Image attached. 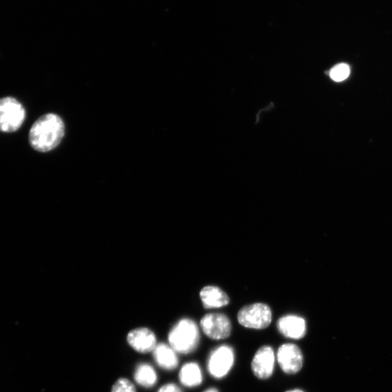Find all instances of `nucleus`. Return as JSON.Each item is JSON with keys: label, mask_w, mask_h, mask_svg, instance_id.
I'll return each instance as SVG.
<instances>
[{"label": "nucleus", "mask_w": 392, "mask_h": 392, "mask_svg": "<svg viewBox=\"0 0 392 392\" xmlns=\"http://www.w3.org/2000/svg\"><path fill=\"white\" fill-rule=\"evenodd\" d=\"M127 341L136 351L143 354L154 351L157 346L155 333L146 328L131 331L127 335Z\"/></svg>", "instance_id": "9d476101"}, {"label": "nucleus", "mask_w": 392, "mask_h": 392, "mask_svg": "<svg viewBox=\"0 0 392 392\" xmlns=\"http://www.w3.org/2000/svg\"><path fill=\"white\" fill-rule=\"evenodd\" d=\"M234 362L233 348L228 345H221L211 353L207 362L208 372L214 379H221L230 372Z\"/></svg>", "instance_id": "39448f33"}, {"label": "nucleus", "mask_w": 392, "mask_h": 392, "mask_svg": "<svg viewBox=\"0 0 392 392\" xmlns=\"http://www.w3.org/2000/svg\"><path fill=\"white\" fill-rule=\"evenodd\" d=\"M350 74V67L345 63L336 65L330 72V77L335 81H342L347 79Z\"/></svg>", "instance_id": "2eb2a0df"}, {"label": "nucleus", "mask_w": 392, "mask_h": 392, "mask_svg": "<svg viewBox=\"0 0 392 392\" xmlns=\"http://www.w3.org/2000/svg\"><path fill=\"white\" fill-rule=\"evenodd\" d=\"M179 379L183 385L187 387L200 386L203 381V374L200 365L196 362H188L180 372Z\"/></svg>", "instance_id": "ddd939ff"}, {"label": "nucleus", "mask_w": 392, "mask_h": 392, "mask_svg": "<svg viewBox=\"0 0 392 392\" xmlns=\"http://www.w3.org/2000/svg\"><path fill=\"white\" fill-rule=\"evenodd\" d=\"M277 360L282 372L289 375L299 373L303 364L301 351L294 344L281 345L277 353Z\"/></svg>", "instance_id": "0eeeda50"}, {"label": "nucleus", "mask_w": 392, "mask_h": 392, "mask_svg": "<svg viewBox=\"0 0 392 392\" xmlns=\"http://www.w3.org/2000/svg\"><path fill=\"white\" fill-rule=\"evenodd\" d=\"M152 353H154L155 361L162 368L171 370L178 367L179 360L177 353L170 345L163 343L157 344Z\"/></svg>", "instance_id": "f8f14e48"}, {"label": "nucleus", "mask_w": 392, "mask_h": 392, "mask_svg": "<svg viewBox=\"0 0 392 392\" xmlns=\"http://www.w3.org/2000/svg\"><path fill=\"white\" fill-rule=\"evenodd\" d=\"M277 327L282 336L292 339H301L307 333L306 321L294 315L280 318L277 321Z\"/></svg>", "instance_id": "1a4fd4ad"}, {"label": "nucleus", "mask_w": 392, "mask_h": 392, "mask_svg": "<svg viewBox=\"0 0 392 392\" xmlns=\"http://www.w3.org/2000/svg\"><path fill=\"white\" fill-rule=\"evenodd\" d=\"M286 392H304V391L299 388H295V389L287 391Z\"/></svg>", "instance_id": "6ab92c4d"}, {"label": "nucleus", "mask_w": 392, "mask_h": 392, "mask_svg": "<svg viewBox=\"0 0 392 392\" xmlns=\"http://www.w3.org/2000/svg\"><path fill=\"white\" fill-rule=\"evenodd\" d=\"M134 378L139 385L145 388L154 386L157 382L156 370L151 365L145 363L137 367Z\"/></svg>", "instance_id": "4468645a"}, {"label": "nucleus", "mask_w": 392, "mask_h": 392, "mask_svg": "<svg viewBox=\"0 0 392 392\" xmlns=\"http://www.w3.org/2000/svg\"><path fill=\"white\" fill-rule=\"evenodd\" d=\"M204 392H219V391H218L216 388H210Z\"/></svg>", "instance_id": "a211bd4d"}, {"label": "nucleus", "mask_w": 392, "mask_h": 392, "mask_svg": "<svg viewBox=\"0 0 392 392\" xmlns=\"http://www.w3.org/2000/svg\"><path fill=\"white\" fill-rule=\"evenodd\" d=\"M112 392H136V389L128 379H119L113 386Z\"/></svg>", "instance_id": "dca6fc26"}, {"label": "nucleus", "mask_w": 392, "mask_h": 392, "mask_svg": "<svg viewBox=\"0 0 392 392\" xmlns=\"http://www.w3.org/2000/svg\"><path fill=\"white\" fill-rule=\"evenodd\" d=\"M201 299L206 309L221 308L230 302L228 296L220 288L209 286L200 292Z\"/></svg>", "instance_id": "9b49d317"}, {"label": "nucleus", "mask_w": 392, "mask_h": 392, "mask_svg": "<svg viewBox=\"0 0 392 392\" xmlns=\"http://www.w3.org/2000/svg\"><path fill=\"white\" fill-rule=\"evenodd\" d=\"M272 311L268 305L256 303L243 308L237 314L240 324L251 329H265L272 322Z\"/></svg>", "instance_id": "20e7f679"}, {"label": "nucleus", "mask_w": 392, "mask_h": 392, "mask_svg": "<svg viewBox=\"0 0 392 392\" xmlns=\"http://www.w3.org/2000/svg\"><path fill=\"white\" fill-rule=\"evenodd\" d=\"M26 119L25 108L15 98H0V131L13 133L20 128Z\"/></svg>", "instance_id": "7ed1b4c3"}, {"label": "nucleus", "mask_w": 392, "mask_h": 392, "mask_svg": "<svg viewBox=\"0 0 392 392\" xmlns=\"http://www.w3.org/2000/svg\"><path fill=\"white\" fill-rule=\"evenodd\" d=\"M200 324L204 334L211 339L223 340L231 334V322L226 315L207 314L203 317Z\"/></svg>", "instance_id": "423d86ee"}, {"label": "nucleus", "mask_w": 392, "mask_h": 392, "mask_svg": "<svg viewBox=\"0 0 392 392\" xmlns=\"http://www.w3.org/2000/svg\"><path fill=\"white\" fill-rule=\"evenodd\" d=\"M168 339L169 345L177 353L190 354L200 345L199 327L190 319H182L173 327Z\"/></svg>", "instance_id": "f03ea898"}, {"label": "nucleus", "mask_w": 392, "mask_h": 392, "mask_svg": "<svg viewBox=\"0 0 392 392\" xmlns=\"http://www.w3.org/2000/svg\"><path fill=\"white\" fill-rule=\"evenodd\" d=\"M65 134V126L58 115L48 114L41 117L32 125L29 139L31 146L41 152L55 148Z\"/></svg>", "instance_id": "f257e3e1"}, {"label": "nucleus", "mask_w": 392, "mask_h": 392, "mask_svg": "<svg viewBox=\"0 0 392 392\" xmlns=\"http://www.w3.org/2000/svg\"><path fill=\"white\" fill-rule=\"evenodd\" d=\"M158 392H183L182 390L174 384H168L163 386Z\"/></svg>", "instance_id": "f3484780"}, {"label": "nucleus", "mask_w": 392, "mask_h": 392, "mask_svg": "<svg viewBox=\"0 0 392 392\" xmlns=\"http://www.w3.org/2000/svg\"><path fill=\"white\" fill-rule=\"evenodd\" d=\"M275 363V355L273 348L270 346H261L252 360V372L259 379H268L273 374Z\"/></svg>", "instance_id": "6e6552de"}]
</instances>
